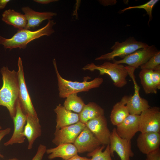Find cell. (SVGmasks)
Instances as JSON below:
<instances>
[{
    "instance_id": "cell-1",
    "label": "cell",
    "mask_w": 160,
    "mask_h": 160,
    "mask_svg": "<svg viewBox=\"0 0 160 160\" xmlns=\"http://www.w3.org/2000/svg\"><path fill=\"white\" fill-rule=\"evenodd\" d=\"M3 85L0 89V105L7 108L12 119L16 113L19 88L17 72L3 66L1 70Z\"/></svg>"
},
{
    "instance_id": "cell-2",
    "label": "cell",
    "mask_w": 160,
    "mask_h": 160,
    "mask_svg": "<svg viewBox=\"0 0 160 160\" xmlns=\"http://www.w3.org/2000/svg\"><path fill=\"white\" fill-rule=\"evenodd\" d=\"M56 24L53 20H49L44 27L35 31L23 29H18L10 39H7L0 36V44L4 46L5 49L19 48L25 49L27 44L33 40L46 35L49 36L55 32L53 27Z\"/></svg>"
},
{
    "instance_id": "cell-3",
    "label": "cell",
    "mask_w": 160,
    "mask_h": 160,
    "mask_svg": "<svg viewBox=\"0 0 160 160\" xmlns=\"http://www.w3.org/2000/svg\"><path fill=\"white\" fill-rule=\"evenodd\" d=\"M58 81L59 96L61 98H65L70 94L79 92H88L90 89L100 87L103 82L101 77H96L90 81L91 78L89 76L84 78L82 82L72 81L63 78L60 75L57 68L56 60H53Z\"/></svg>"
},
{
    "instance_id": "cell-4",
    "label": "cell",
    "mask_w": 160,
    "mask_h": 160,
    "mask_svg": "<svg viewBox=\"0 0 160 160\" xmlns=\"http://www.w3.org/2000/svg\"><path fill=\"white\" fill-rule=\"evenodd\" d=\"M84 71H93L97 70L100 75L106 74L109 75L113 81L114 85L118 88H122L127 84L126 78L129 74L127 66L122 64L106 61L100 65L93 63L88 64L82 69Z\"/></svg>"
},
{
    "instance_id": "cell-5",
    "label": "cell",
    "mask_w": 160,
    "mask_h": 160,
    "mask_svg": "<svg viewBox=\"0 0 160 160\" xmlns=\"http://www.w3.org/2000/svg\"><path fill=\"white\" fill-rule=\"evenodd\" d=\"M148 46L146 43L137 41L133 37H129L121 43L116 42L111 48L112 51L96 58L95 60H113L117 57L123 59L136 50Z\"/></svg>"
},
{
    "instance_id": "cell-6",
    "label": "cell",
    "mask_w": 160,
    "mask_h": 160,
    "mask_svg": "<svg viewBox=\"0 0 160 160\" xmlns=\"http://www.w3.org/2000/svg\"><path fill=\"white\" fill-rule=\"evenodd\" d=\"M17 65L18 70L17 73L19 88L18 100L21 108L26 116L38 118L26 85L22 62L20 57H19L18 59Z\"/></svg>"
},
{
    "instance_id": "cell-7",
    "label": "cell",
    "mask_w": 160,
    "mask_h": 160,
    "mask_svg": "<svg viewBox=\"0 0 160 160\" xmlns=\"http://www.w3.org/2000/svg\"><path fill=\"white\" fill-rule=\"evenodd\" d=\"M139 125L140 133L160 132V108L153 106L142 112L139 115Z\"/></svg>"
},
{
    "instance_id": "cell-8",
    "label": "cell",
    "mask_w": 160,
    "mask_h": 160,
    "mask_svg": "<svg viewBox=\"0 0 160 160\" xmlns=\"http://www.w3.org/2000/svg\"><path fill=\"white\" fill-rule=\"evenodd\" d=\"M158 50L153 45L139 49L119 60H113L117 64H126L135 69L145 63Z\"/></svg>"
},
{
    "instance_id": "cell-9",
    "label": "cell",
    "mask_w": 160,
    "mask_h": 160,
    "mask_svg": "<svg viewBox=\"0 0 160 160\" xmlns=\"http://www.w3.org/2000/svg\"><path fill=\"white\" fill-rule=\"evenodd\" d=\"M111 157L116 152L121 160H130L134 156L132 150L131 140L122 138L117 134L115 128L111 132L109 143Z\"/></svg>"
},
{
    "instance_id": "cell-10",
    "label": "cell",
    "mask_w": 160,
    "mask_h": 160,
    "mask_svg": "<svg viewBox=\"0 0 160 160\" xmlns=\"http://www.w3.org/2000/svg\"><path fill=\"white\" fill-rule=\"evenodd\" d=\"M132 77L134 84V93L132 95L123 96L120 101L126 105L129 114L140 115L142 112L151 107L148 101L140 96L139 87L136 83L134 76H132Z\"/></svg>"
},
{
    "instance_id": "cell-11",
    "label": "cell",
    "mask_w": 160,
    "mask_h": 160,
    "mask_svg": "<svg viewBox=\"0 0 160 160\" xmlns=\"http://www.w3.org/2000/svg\"><path fill=\"white\" fill-rule=\"evenodd\" d=\"M85 127V124L79 121L76 124L56 129L52 142L57 146L63 143L73 144Z\"/></svg>"
},
{
    "instance_id": "cell-12",
    "label": "cell",
    "mask_w": 160,
    "mask_h": 160,
    "mask_svg": "<svg viewBox=\"0 0 160 160\" xmlns=\"http://www.w3.org/2000/svg\"><path fill=\"white\" fill-rule=\"evenodd\" d=\"M27 116L23 111L18 99L15 116L12 119L13 120L14 129L10 138L4 144L7 146L15 144L22 143L24 142L25 137L23 132L26 122Z\"/></svg>"
},
{
    "instance_id": "cell-13",
    "label": "cell",
    "mask_w": 160,
    "mask_h": 160,
    "mask_svg": "<svg viewBox=\"0 0 160 160\" xmlns=\"http://www.w3.org/2000/svg\"><path fill=\"white\" fill-rule=\"evenodd\" d=\"M85 124L101 145L105 146L109 144L111 132L108 128L107 120L104 115L91 120Z\"/></svg>"
},
{
    "instance_id": "cell-14",
    "label": "cell",
    "mask_w": 160,
    "mask_h": 160,
    "mask_svg": "<svg viewBox=\"0 0 160 160\" xmlns=\"http://www.w3.org/2000/svg\"><path fill=\"white\" fill-rule=\"evenodd\" d=\"M73 144L79 153L91 152L101 145L86 126L77 137Z\"/></svg>"
},
{
    "instance_id": "cell-15",
    "label": "cell",
    "mask_w": 160,
    "mask_h": 160,
    "mask_svg": "<svg viewBox=\"0 0 160 160\" xmlns=\"http://www.w3.org/2000/svg\"><path fill=\"white\" fill-rule=\"evenodd\" d=\"M137 145L140 152L146 155L157 150L160 148V132L140 133L137 139Z\"/></svg>"
},
{
    "instance_id": "cell-16",
    "label": "cell",
    "mask_w": 160,
    "mask_h": 160,
    "mask_svg": "<svg viewBox=\"0 0 160 160\" xmlns=\"http://www.w3.org/2000/svg\"><path fill=\"white\" fill-rule=\"evenodd\" d=\"M139 115L129 114L120 124L116 126V132L120 137L131 140L139 131Z\"/></svg>"
},
{
    "instance_id": "cell-17",
    "label": "cell",
    "mask_w": 160,
    "mask_h": 160,
    "mask_svg": "<svg viewBox=\"0 0 160 160\" xmlns=\"http://www.w3.org/2000/svg\"><path fill=\"white\" fill-rule=\"evenodd\" d=\"M22 10L27 21L25 29L28 30L34 28L43 21L51 20L53 16L57 15L56 13L51 12H36L28 7H24L22 8Z\"/></svg>"
},
{
    "instance_id": "cell-18",
    "label": "cell",
    "mask_w": 160,
    "mask_h": 160,
    "mask_svg": "<svg viewBox=\"0 0 160 160\" xmlns=\"http://www.w3.org/2000/svg\"><path fill=\"white\" fill-rule=\"evenodd\" d=\"M54 110L56 114V129L76 124L79 121V114L66 109L60 104Z\"/></svg>"
},
{
    "instance_id": "cell-19",
    "label": "cell",
    "mask_w": 160,
    "mask_h": 160,
    "mask_svg": "<svg viewBox=\"0 0 160 160\" xmlns=\"http://www.w3.org/2000/svg\"><path fill=\"white\" fill-rule=\"evenodd\" d=\"M23 135L28 142V149H31L35 140L41 135V126L39 118L27 116Z\"/></svg>"
},
{
    "instance_id": "cell-20",
    "label": "cell",
    "mask_w": 160,
    "mask_h": 160,
    "mask_svg": "<svg viewBox=\"0 0 160 160\" xmlns=\"http://www.w3.org/2000/svg\"><path fill=\"white\" fill-rule=\"evenodd\" d=\"M46 153L49 154L48 159L52 160L60 157L64 160H68L78 154L77 149L72 143H65L60 144L56 147L47 149Z\"/></svg>"
},
{
    "instance_id": "cell-21",
    "label": "cell",
    "mask_w": 160,
    "mask_h": 160,
    "mask_svg": "<svg viewBox=\"0 0 160 160\" xmlns=\"http://www.w3.org/2000/svg\"><path fill=\"white\" fill-rule=\"evenodd\" d=\"M79 121L85 124L89 121L104 115V110L97 103L90 102L85 104L79 114Z\"/></svg>"
},
{
    "instance_id": "cell-22",
    "label": "cell",
    "mask_w": 160,
    "mask_h": 160,
    "mask_svg": "<svg viewBox=\"0 0 160 160\" xmlns=\"http://www.w3.org/2000/svg\"><path fill=\"white\" fill-rule=\"evenodd\" d=\"M2 16V20L6 23L18 29H25L27 21L24 15L9 9L5 10Z\"/></svg>"
},
{
    "instance_id": "cell-23",
    "label": "cell",
    "mask_w": 160,
    "mask_h": 160,
    "mask_svg": "<svg viewBox=\"0 0 160 160\" xmlns=\"http://www.w3.org/2000/svg\"><path fill=\"white\" fill-rule=\"evenodd\" d=\"M129 114L126 105L120 101L113 106L110 118L112 124L117 126L121 123Z\"/></svg>"
},
{
    "instance_id": "cell-24",
    "label": "cell",
    "mask_w": 160,
    "mask_h": 160,
    "mask_svg": "<svg viewBox=\"0 0 160 160\" xmlns=\"http://www.w3.org/2000/svg\"><path fill=\"white\" fill-rule=\"evenodd\" d=\"M153 70L141 69L139 73V77L143 89L146 94L157 93V89L153 84L151 77Z\"/></svg>"
},
{
    "instance_id": "cell-25",
    "label": "cell",
    "mask_w": 160,
    "mask_h": 160,
    "mask_svg": "<svg viewBox=\"0 0 160 160\" xmlns=\"http://www.w3.org/2000/svg\"><path fill=\"white\" fill-rule=\"evenodd\" d=\"M63 106L67 110L79 114L81 111L85 104L77 93H74L68 95L66 98Z\"/></svg>"
},
{
    "instance_id": "cell-26",
    "label": "cell",
    "mask_w": 160,
    "mask_h": 160,
    "mask_svg": "<svg viewBox=\"0 0 160 160\" xmlns=\"http://www.w3.org/2000/svg\"><path fill=\"white\" fill-rule=\"evenodd\" d=\"M105 146V145H102L92 152L88 153L87 156L88 157H92L91 160H113L109 144L106 145L105 150L103 151Z\"/></svg>"
},
{
    "instance_id": "cell-27",
    "label": "cell",
    "mask_w": 160,
    "mask_h": 160,
    "mask_svg": "<svg viewBox=\"0 0 160 160\" xmlns=\"http://www.w3.org/2000/svg\"><path fill=\"white\" fill-rule=\"evenodd\" d=\"M141 69L154 70L160 69V51L158 50L145 63L141 65Z\"/></svg>"
},
{
    "instance_id": "cell-28",
    "label": "cell",
    "mask_w": 160,
    "mask_h": 160,
    "mask_svg": "<svg viewBox=\"0 0 160 160\" xmlns=\"http://www.w3.org/2000/svg\"><path fill=\"white\" fill-rule=\"evenodd\" d=\"M159 1L158 0H151L147 2L142 5L133 6H130L121 10L124 12L127 10L133 9H143L146 11L147 14L148 15L149 20L148 24L152 19V10L155 4Z\"/></svg>"
},
{
    "instance_id": "cell-29",
    "label": "cell",
    "mask_w": 160,
    "mask_h": 160,
    "mask_svg": "<svg viewBox=\"0 0 160 160\" xmlns=\"http://www.w3.org/2000/svg\"><path fill=\"white\" fill-rule=\"evenodd\" d=\"M152 80L157 89H160V69L153 70L151 74Z\"/></svg>"
},
{
    "instance_id": "cell-30",
    "label": "cell",
    "mask_w": 160,
    "mask_h": 160,
    "mask_svg": "<svg viewBox=\"0 0 160 160\" xmlns=\"http://www.w3.org/2000/svg\"><path fill=\"white\" fill-rule=\"evenodd\" d=\"M47 149L46 146L44 145H39L35 155L31 160H42Z\"/></svg>"
},
{
    "instance_id": "cell-31",
    "label": "cell",
    "mask_w": 160,
    "mask_h": 160,
    "mask_svg": "<svg viewBox=\"0 0 160 160\" xmlns=\"http://www.w3.org/2000/svg\"><path fill=\"white\" fill-rule=\"evenodd\" d=\"M145 160H160V148L146 155Z\"/></svg>"
},
{
    "instance_id": "cell-32",
    "label": "cell",
    "mask_w": 160,
    "mask_h": 160,
    "mask_svg": "<svg viewBox=\"0 0 160 160\" xmlns=\"http://www.w3.org/2000/svg\"><path fill=\"white\" fill-rule=\"evenodd\" d=\"M11 131L10 128H7L4 129H0V142L2 138L6 135L10 133ZM0 157L3 158L4 156L0 153Z\"/></svg>"
},
{
    "instance_id": "cell-33",
    "label": "cell",
    "mask_w": 160,
    "mask_h": 160,
    "mask_svg": "<svg viewBox=\"0 0 160 160\" xmlns=\"http://www.w3.org/2000/svg\"><path fill=\"white\" fill-rule=\"evenodd\" d=\"M68 160H91V159L81 157L77 154L72 157Z\"/></svg>"
},
{
    "instance_id": "cell-34",
    "label": "cell",
    "mask_w": 160,
    "mask_h": 160,
    "mask_svg": "<svg viewBox=\"0 0 160 160\" xmlns=\"http://www.w3.org/2000/svg\"><path fill=\"white\" fill-rule=\"evenodd\" d=\"M35 2H36L38 3L44 4H48L51 2H55L58 1V0H33Z\"/></svg>"
},
{
    "instance_id": "cell-35",
    "label": "cell",
    "mask_w": 160,
    "mask_h": 160,
    "mask_svg": "<svg viewBox=\"0 0 160 160\" xmlns=\"http://www.w3.org/2000/svg\"><path fill=\"white\" fill-rule=\"evenodd\" d=\"M10 0H0V9H4Z\"/></svg>"
},
{
    "instance_id": "cell-36",
    "label": "cell",
    "mask_w": 160,
    "mask_h": 160,
    "mask_svg": "<svg viewBox=\"0 0 160 160\" xmlns=\"http://www.w3.org/2000/svg\"><path fill=\"white\" fill-rule=\"evenodd\" d=\"M7 160H19L16 158H14L12 159H9Z\"/></svg>"
},
{
    "instance_id": "cell-37",
    "label": "cell",
    "mask_w": 160,
    "mask_h": 160,
    "mask_svg": "<svg viewBox=\"0 0 160 160\" xmlns=\"http://www.w3.org/2000/svg\"><path fill=\"white\" fill-rule=\"evenodd\" d=\"M2 129V127L0 125V129Z\"/></svg>"
}]
</instances>
